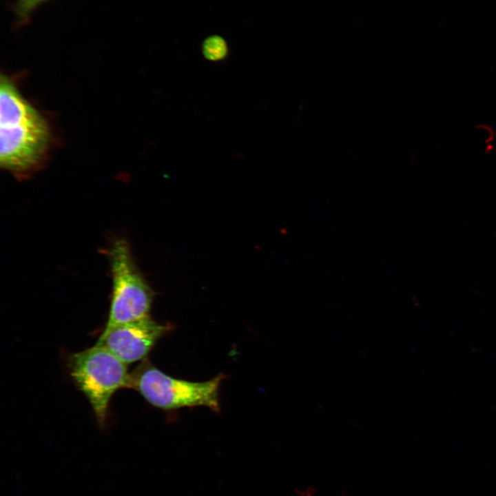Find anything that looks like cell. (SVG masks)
<instances>
[{"mask_svg":"<svg viewBox=\"0 0 496 496\" xmlns=\"http://www.w3.org/2000/svg\"><path fill=\"white\" fill-rule=\"evenodd\" d=\"M170 330L149 316L104 329L96 344L105 347L126 364L143 360L157 341Z\"/></svg>","mask_w":496,"mask_h":496,"instance_id":"5b68a950","label":"cell"},{"mask_svg":"<svg viewBox=\"0 0 496 496\" xmlns=\"http://www.w3.org/2000/svg\"><path fill=\"white\" fill-rule=\"evenodd\" d=\"M0 165L17 177H26L44 163L51 133L44 117L6 76L0 84Z\"/></svg>","mask_w":496,"mask_h":496,"instance_id":"6da1fadb","label":"cell"},{"mask_svg":"<svg viewBox=\"0 0 496 496\" xmlns=\"http://www.w3.org/2000/svg\"><path fill=\"white\" fill-rule=\"evenodd\" d=\"M201 50L204 57L213 62L224 61L229 54V46L226 40L218 34H212L205 39Z\"/></svg>","mask_w":496,"mask_h":496,"instance_id":"8992f818","label":"cell"},{"mask_svg":"<svg viewBox=\"0 0 496 496\" xmlns=\"http://www.w3.org/2000/svg\"><path fill=\"white\" fill-rule=\"evenodd\" d=\"M70 375L88 400L101 428L106 424L110 402L116 391L127 388L126 364L105 347L95 344L67 358Z\"/></svg>","mask_w":496,"mask_h":496,"instance_id":"7a4b0ae2","label":"cell"},{"mask_svg":"<svg viewBox=\"0 0 496 496\" xmlns=\"http://www.w3.org/2000/svg\"><path fill=\"white\" fill-rule=\"evenodd\" d=\"M112 280L110 307L104 329L148 316L153 293L139 273L124 238H116L107 251Z\"/></svg>","mask_w":496,"mask_h":496,"instance_id":"277c9868","label":"cell"},{"mask_svg":"<svg viewBox=\"0 0 496 496\" xmlns=\"http://www.w3.org/2000/svg\"><path fill=\"white\" fill-rule=\"evenodd\" d=\"M47 0H17L16 10L19 17L27 19L33 10Z\"/></svg>","mask_w":496,"mask_h":496,"instance_id":"52a82bcc","label":"cell"},{"mask_svg":"<svg viewBox=\"0 0 496 496\" xmlns=\"http://www.w3.org/2000/svg\"><path fill=\"white\" fill-rule=\"evenodd\" d=\"M225 375L201 382L176 379L145 359L129 373L127 388L138 392L152 406L163 410L204 406L219 411L218 391Z\"/></svg>","mask_w":496,"mask_h":496,"instance_id":"3957f363","label":"cell"}]
</instances>
